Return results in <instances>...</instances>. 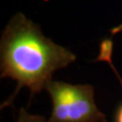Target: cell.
I'll use <instances>...</instances> for the list:
<instances>
[{"instance_id": "5", "label": "cell", "mask_w": 122, "mask_h": 122, "mask_svg": "<svg viewBox=\"0 0 122 122\" xmlns=\"http://www.w3.org/2000/svg\"><path fill=\"white\" fill-rule=\"evenodd\" d=\"M111 34L112 35H116V34H119V33H121L122 32V21L120 22L118 25H116V26H114L113 29H111Z\"/></svg>"}, {"instance_id": "4", "label": "cell", "mask_w": 122, "mask_h": 122, "mask_svg": "<svg viewBox=\"0 0 122 122\" xmlns=\"http://www.w3.org/2000/svg\"><path fill=\"white\" fill-rule=\"evenodd\" d=\"M16 122H50V121H49V119H46L43 116L30 114L25 109L21 108L18 111Z\"/></svg>"}, {"instance_id": "2", "label": "cell", "mask_w": 122, "mask_h": 122, "mask_svg": "<svg viewBox=\"0 0 122 122\" xmlns=\"http://www.w3.org/2000/svg\"><path fill=\"white\" fill-rule=\"evenodd\" d=\"M45 90L52 102L50 122H108L96 104L95 89L91 85L52 79Z\"/></svg>"}, {"instance_id": "3", "label": "cell", "mask_w": 122, "mask_h": 122, "mask_svg": "<svg viewBox=\"0 0 122 122\" xmlns=\"http://www.w3.org/2000/svg\"><path fill=\"white\" fill-rule=\"evenodd\" d=\"M112 42L110 40H105L101 43L100 46V54H99L97 60H103V61H106L107 63L110 65V67L113 69V71L115 72V74L117 76V78L119 79V82L120 85L122 86V78L121 76L118 74V72L116 70V68L114 67L113 65V62H112ZM115 122H122V104L118 107L116 114H115Z\"/></svg>"}, {"instance_id": "1", "label": "cell", "mask_w": 122, "mask_h": 122, "mask_svg": "<svg viewBox=\"0 0 122 122\" xmlns=\"http://www.w3.org/2000/svg\"><path fill=\"white\" fill-rule=\"evenodd\" d=\"M75 60L73 52L47 38L40 25L24 13H16L3 30L0 41V75L17 83L8 102L22 87L32 95L45 90L57 70Z\"/></svg>"}]
</instances>
